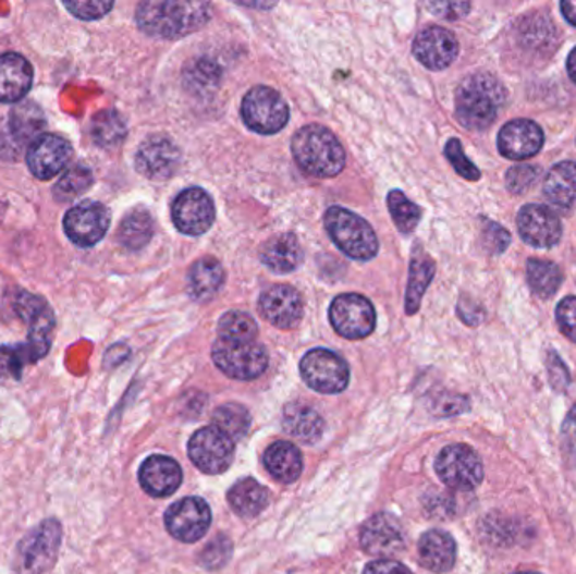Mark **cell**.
Here are the masks:
<instances>
[{
	"label": "cell",
	"instance_id": "6da1fadb",
	"mask_svg": "<svg viewBox=\"0 0 576 574\" xmlns=\"http://www.w3.org/2000/svg\"><path fill=\"white\" fill-rule=\"evenodd\" d=\"M211 5L194 0H149L137 8V24L147 36L179 39L201 29L211 19Z\"/></svg>",
	"mask_w": 576,
	"mask_h": 574
},
{
	"label": "cell",
	"instance_id": "7a4b0ae2",
	"mask_svg": "<svg viewBox=\"0 0 576 574\" xmlns=\"http://www.w3.org/2000/svg\"><path fill=\"white\" fill-rule=\"evenodd\" d=\"M506 88L489 73L470 74L455 91V117L467 130L489 129L506 103Z\"/></svg>",
	"mask_w": 576,
	"mask_h": 574
},
{
	"label": "cell",
	"instance_id": "3957f363",
	"mask_svg": "<svg viewBox=\"0 0 576 574\" xmlns=\"http://www.w3.org/2000/svg\"><path fill=\"white\" fill-rule=\"evenodd\" d=\"M292 156L305 174L331 179L346 166V152L331 130L322 125H305L292 138Z\"/></svg>",
	"mask_w": 576,
	"mask_h": 574
},
{
	"label": "cell",
	"instance_id": "277c9868",
	"mask_svg": "<svg viewBox=\"0 0 576 574\" xmlns=\"http://www.w3.org/2000/svg\"><path fill=\"white\" fill-rule=\"evenodd\" d=\"M323 224L335 246L357 261H369L380 252V243L371 224L350 209L332 206L326 212Z\"/></svg>",
	"mask_w": 576,
	"mask_h": 574
},
{
	"label": "cell",
	"instance_id": "5b68a950",
	"mask_svg": "<svg viewBox=\"0 0 576 574\" xmlns=\"http://www.w3.org/2000/svg\"><path fill=\"white\" fill-rule=\"evenodd\" d=\"M63 541L58 518H46L23 537L14 555L15 574H46L57 564Z\"/></svg>",
	"mask_w": 576,
	"mask_h": 574
},
{
	"label": "cell",
	"instance_id": "8992f818",
	"mask_svg": "<svg viewBox=\"0 0 576 574\" xmlns=\"http://www.w3.org/2000/svg\"><path fill=\"white\" fill-rule=\"evenodd\" d=\"M212 361L228 378L252 381L268 367V352L257 342H231L218 339L212 345Z\"/></svg>",
	"mask_w": 576,
	"mask_h": 574
},
{
	"label": "cell",
	"instance_id": "52a82bcc",
	"mask_svg": "<svg viewBox=\"0 0 576 574\" xmlns=\"http://www.w3.org/2000/svg\"><path fill=\"white\" fill-rule=\"evenodd\" d=\"M242 117L249 130L273 135L285 129L291 110L279 91L268 86H255L243 98Z\"/></svg>",
	"mask_w": 576,
	"mask_h": 574
},
{
	"label": "cell",
	"instance_id": "ba28073f",
	"mask_svg": "<svg viewBox=\"0 0 576 574\" xmlns=\"http://www.w3.org/2000/svg\"><path fill=\"white\" fill-rule=\"evenodd\" d=\"M305 384L322 394L342 393L350 384V366L329 349H312L301 361Z\"/></svg>",
	"mask_w": 576,
	"mask_h": 574
},
{
	"label": "cell",
	"instance_id": "9c48e42d",
	"mask_svg": "<svg viewBox=\"0 0 576 574\" xmlns=\"http://www.w3.org/2000/svg\"><path fill=\"white\" fill-rule=\"evenodd\" d=\"M436 471L446 487L461 492L476 489L483 478L480 456L469 444L464 443L445 447L437 456Z\"/></svg>",
	"mask_w": 576,
	"mask_h": 574
},
{
	"label": "cell",
	"instance_id": "30bf717a",
	"mask_svg": "<svg viewBox=\"0 0 576 574\" xmlns=\"http://www.w3.org/2000/svg\"><path fill=\"white\" fill-rule=\"evenodd\" d=\"M329 320L339 335L357 341L368 338L375 330L376 312L366 296L359 293H342L332 301Z\"/></svg>",
	"mask_w": 576,
	"mask_h": 574
},
{
	"label": "cell",
	"instance_id": "8fae6325",
	"mask_svg": "<svg viewBox=\"0 0 576 574\" xmlns=\"http://www.w3.org/2000/svg\"><path fill=\"white\" fill-rule=\"evenodd\" d=\"M187 450L194 465L209 475L223 474L235 459V441L216 426L197 430L191 438Z\"/></svg>",
	"mask_w": 576,
	"mask_h": 574
},
{
	"label": "cell",
	"instance_id": "7c38bea8",
	"mask_svg": "<svg viewBox=\"0 0 576 574\" xmlns=\"http://www.w3.org/2000/svg\"><path fill=\"white\" fill-rule=\"evenodd\" d=\"M174 227L187 236H201L211 230L216 218L215 203L201 187H187L175 197L171 208Z\"/></svg>",
	"mask_w": 576,
	"mask_h": 574
},
{
	"label": "cell",
	"instance_id": "4fadbf2b",
	"mask_svg": "<svg viewBox=\"0 0 576 574\" xmlns=\"http://www.w3.org/2000/svg\"><path fill=\"white\" fill-rule=\"evenodd\" d=\"M110 228V212L103 204L85 200L64 216V233L75 245L91 248L103 240Z\"/></svg>",
	"mask_w": 576,
	"mask_h": 574
},
{
	"label": "cell",
	"instance_id": "5bb4252c",
	"mask_svg": "<svg viewBox=\"0 0 576 574\" xmlns=\"http://www.w3.org/2000/svg\"><path fill=\"white\" fill-rule=\"evenodd\" d=\"M169 534L181 542H196L211 526V509L201 497H186L168 509L164 515Z\"/></svg>",
	"mask_w": 576,
	"mask_h": 574
},
{
	"label": "cell",
	"instance_id": "9a60e30c",
	"mask_svg": "<svg viewBox=\"0 0 576 574\" xmlns=\"http://www.w3.org/2000/svg\"><path fill=\"white\" fill-rule=\"evenodd\" d=\"M181 166L177 145L164 135H152L142 142L135 154V169L150 181H168Z\"/></svg>",
	"mask_w": 576,
	"mask_h": 574
},
{
	"label": "cell",
	"instance_id": "2e32d148",
	"mask_svg": "<svg viewBox=\"0 0 576 574\" xmlns=\"http://www.w3.org/2000/svg\"><path fill=\"white\" fill-rule=\"evenodd\" d=\"M15 312L29 326V349L34 363L48 354L51 347V332L54 329V315L51 308L39 296L21 293L15 302Z\"/></svg>",
	"mask_w": 576,
	"mask_h": 574
},
{
	"label": "cell",
	"instance_id": "e0dca14e",
	"mask_svg": "<svg viewBox=\"0 0 576 574\" xmlns=\"http://www.w3.org/2000/svg\"><path fill=\"white\" fill-rule=\"evenodd\" d=\"M520 237L535 248H553L562 240V221L547 206L528 204L517 216Z\"/></svg>",
	"mask_w": 576,
	"mask_h": 574
},
{
	"label": "cell",
	"instance_id": "ac0fdd59",
	"mask_svg": "<svg viewBox=\"0 0 576 574\" xmlns=\"http://www.w3.org/2000/svg\"><path fill=\"white\" fill-rule=\"evenodd\" d=\"M413 54L428 70H445L457 60V37L445 27H425L413 41Z\"/></svg>",
	"mask_w": 576,
	"mask_h": 574
},
{
	"label": "cell",
	"instance_id": "d6986e66",
	"mask_svg": "<svg viewBox=\"0 0 576 574\" xmlns=\"http://www.w3.org/2000/svg\"><path fill=\"white\" fill-rule=\"evenodd\" d=\"M258 310L272 326L295 329L304 317V302L294 286L275 285L261 293Z\"/></svg>",
	"mask_w": 576,
	"mask_h": 574
},
{
	"label": "cell",
	"instance_id": "ffe728a7",
	"mask_svg": "<svg viewBox=\"0 0 576 574\" xmlns=\"http://www.w3.org/2000/svg\"><path fill=\"white\" fill-rule=\"evenodd\" d=\"M71 157H73V148L66 138L60 135H41L29 147L27 166L36 178L49 181L63 172Z\"/></svg>",
	"mask_w": 576,
	"mask_h": 574
},
{
	"label": "cell",
	"instance_id": "44dd1931",
	"mask_svg": "<svg viewBox=\"0 0 576 574\" xmlns=\"http://www.w3.org/2000/svg\"><path fill=\"white\" fill-rule=\"evenodd\" d=\"M543 144V130L532 120H513L502 126L498 135L499 152L511 160L531 159Z\"/></svg>",
	"mask_w": 576,
	"mask_h": 574
},
{
	"label": "cell",
	"instance_id": "7402d4cb",
	"mask_svg": "<svg viewBox=\"0 0 576 574\" xmlns=\"http://www.w3.org/2000/svg\"><path fill=\"white\" fill-rule=\"evenodd\" d=\"M361 546L368 554L388 558L405 548V533L399 518L391 514H376L361 529Z\"/></svg>",
	"mask_w": 576,
	"mask_h": 574
},
{
	"label": "cell",
	"instance_id": "603a6c76",
	"mask_svg": "<svg viewBox=\"0 0 576 574\" xmlns=\"http://www.w3.org/2000/svg\"><path fill=\"white\" fill-rule=\"evenodd\" d=\"M142 489L149 496L162 499L172 496L181 487L183 471L171 456L152 455L142 463L138 471Z\"/></svg>",
	"mask_w": 576,
	"mask_h": 574
},
{
	"label": "cell",
	"instance_id": "cb8c5ba5",
	"mask_svg": "<svg viewBox=\"0 0 576 574\" xmlns=\"http://www.w3.org/2000/svg\"><path fill=\"white\" fill-rule=\"evenodd\" d=\"M34 71L29 61L15 52L0 56V101L15 103L23 100L33 86Z\"/></svg>",
	"mask_w": 576,
	"mask_h": 574
},
{
	"label": "cell",
	"instance_id": "d4e9b609",
	"mask_svg": "<svg viewBox=\"0 0 576 574\" xmlns=\"http://www.w3.org/2000/svg\"><path fill=\"white\" fill-rule=\"evenodd\" d=\"M418 554L421 566L433 573H446L454 567L457 546L445 530H428L418 542Z\"/></svg>",
	"mask_w": 576,
	"mask_h": 574
},
{
	"label": "cell",
	"instance_id": "484cf974",
	"mask_svg": "<svg viewBox=\"0 0 576 574\" xmlns=\"http://www.w3.org/2000/svg\"><path fill=\"white\" fill-rule=\"evenodd\" d=\"M261 264L279 274L292 273L301 267L302 248L297 236L292 233L277 234L261 246Z\"/></svg>",
	"mask_w": 576,
	"mask_h": 574
},
{
	"label": "cell",
	"instance_id": "4316f807",
	"mask_svg": "<svg viewBox=\"0 0 576 574\" xmlns=\"http://www.w3.org/2000/svg\"><path fill=\"white\" fill-rule=\"evenodd\" d=\"M224 274L223 265L212 256L197 259L187 274V292L196 302H209L223 289Z\"/></svg>",
	"mask_w": 576,
	"mask_h": 574
},
{
	"label": "cell",
	"instance_id": "83f0119b",
	"mask_svg": "<svg viewBox=\"0 0 576 574\" xmlns=\"http://www.w3.org/2000/svg\"><path fill=\"white\" fill-rule=\"evenodd\" d=\"M45 126V113L33 101L17 105L14 110H11L9 113V138L14 145L15 154H20L24 145L38 137Z\"/></svg>",
	"mask_w": 576,
	"mask_h": 574
},
{
	"label": "cell",
	"instance_id": "f1b7e54d",
	"mask_svg": "<svg viewBox=\"0 0 576 574\" xmlns=\"http://www.w3.org/2000/svg\"><path fill=\"white\" fill-rule=\"evenodd\" d=\"M265 468L275 480L292 484L304 468L301 450L291 441L280 440L268 447L264 455Z\"/></svg>",
	"mask_w": 576,
	"mask_h": 574
},
{
	"label": "cell",
	"instance_id": "f546056e",
	"mask_svg": "<svg viewBox=\"0 0 576 574\" xmlns=\"http://www.w3.org/2000/svg\"><path fill=\"white\" fill-rule=\"evenodd\" d=\"M544 197L554 208L569 211L576 206V163L560 162L548 172L543 185Z\"/></svg>",
	"mask_w": 576,
	"mask_h": 574
},
{
	"label": "cell",
	"instance_id": "4dcf8cb0",
	"mask_svg": "<svg viewBox=\"0 0 576 574\" xmlns=\"http://www.w3.org/2000/svg\"><path fill=\"white\" fill-rule=\"evenodd\" d=\"M283 428L291 437L304 443H316L322 438L326 423L309 404L291 403L283 412Z\"/></svg>",
	"mask_w": 576,
	"mask_h": 574
},
{
	"label": "cell",
	"instance_id": "1f68e13d",
	"mask_svg": "<svg viewBox=\"0 0 576 574\" xmlns=\"http://www.w3.org/2000/svg\"><path fill=\"white\" fill-rule=\"evenodd\" d=\"M436 277L433 259L417 246L413 249L412 264H409L408 290H406V314L415 315L420 310L421 298L428 285Z\"/></svg>",
	"mask_w": 576,
	"mask_h": 574
},
{
	"label": "cell",
	"instance_id": "d6a6232c",
	"mask_svg": "<svg viewBox=\"0 0 576 574\" xmlns=\"http://www.w3.org/2000/svg\"><path fill=\"white\" fill-rule=\"evenodd\" d=\"M231 509L242 517H255L268 505V492L255 478H242L228 492Z\"/></svg>",
	"mask_w": 576,
	"mask_h": 574
},
{
	"label": "cell",
	"instance_id": "836d02e7",
	"mask_svg": "<svg viewBox=\"0 0 576 574\" xmlns=\"http://www.w3.org/2000/svg\"><path fill=\"white\" fill-rule=\"evenodd\" d=\"M154 236V219L144 208L134 209L123 218L119 230V241L123 248L138 252L149 245Z\"/></svg>",
	"mask_w": 576,
	"mask_h": 574
},
{
	"label": "cell",
	"instance_id": "e575fe53",
	"mask_svg": "<svg viewBox=\"0 0 576 574\" xmlns=\"http://www.w3.org/2000/svg\"><path fill=\"white\" fill-rule=\"evenodd\" d=\"M127 135V123L117 110H103L91 120V138L103 148L117 147Z\"/></svg>",
	"mask_w": 576,
	"mask_h": 574
},
{
	"label": "cell",
	"instance_id": "d590c367",
	"mask_svg": "<svg viewBox=\"0 0 576 574\" xmlns=\"http://www.w3.org/2000/svg\"><path fill=\"white\" fill-rule=\"evenodd\" d=\"M528 283L536 295L541 296V298H550L562 286L563 273L553 261L529 259Z\"/></svg>",
	"mask_w": 576,
	"mask_h": 574
},
{
	"label": "cell",
	"instance_id": "8d00e7d4",
	"mask_svg": "<svg viewBox=\"0 0 576 574\" xmlns=\"http://www.w3.org/2000/svg\"><path fill=\"white\" fill-rule=\"evenodd\" d=\"M220 339L231 342H255L258 326L252 315L242 310H230L223 315L218 323Z\"/></svg>",
	"mask_w": 576,
	"mask_h": 574
},
{
	"label": "cell",
	"instance_id": "74e56055",
	"mask_svg": "<svg viewBox=\"0 0 576 574\" xmlns=\"http://www.w3.org/2000/svg\"><path fill=\"white\" fill-rule=\"evenodd\" d=\"M212 423H215L218 430L226 433L231 440H238V438L245 437L249 430V418L248 410L238 403H228L216 410L212 415Z\"/></svg>",
	"mask_w": 576,
	"mask_h": 574
},
{
	"label": "cell",
	"instance_id": "f35d334b",
	"mask_svg": "<svg viewBox=\"0 0 576 574\" xmlns=\"http://www.w3.org/2000/svg\"><path fill=\"white\" fill-rule=\"evenodd\" d=\"M388 209H390L393 221L402 233H412L418 227L421 219L420 206L409 200L402 191L394 190L388 194Z\"/></svg>",
	"mask_w": 576,
	"mask_h": 574
},
{
	"label": "cell",
	"instance_id": "ab89813d",
	"mask_svg": "<svg viewBox=\"0 0 576 574\" xmlns=\"http://www.w3.org/2000/svg\"><path fill=\"white\" fill-rule=\"evenodd\" d=\"M94 182L91 172L83 166H73L64 172L63 178L54 187V196L60 200L75 199L79 194L85 193Z\"/></svg>",
	"mask_w": 576,
	"mask_h": 574
},
{
	"label": "cell",
	"instance_id": "60d3db41",
	"mask_svg": "<svg viewBox=\"0 0 576 574\" xmlns=\"http://www.w3.org/2000/svg\"><path fill=\"white\" fill-rule=\"evenodd\" d=\"M221 71L211 60L194 61L193 66L186 70V85L193 91H209L220 83Z\"/></svg>",
	"mask_w": 576,
	"mask_h": 574
},
{
	"label": "cell",
	"instance_id": "b9f144b4",
	"mask_svg": "<svg viewBox=\"0 0 576 574\" xmlns=\"http://www.w3.org/2000/svg\"><path fill=\"white\" fill-rule=\"evenodd\" d=\"M33 363L29 349L26 345L15 349H0V382L8 378H21L24 364Z\"/></svg>",
	"mask_w": 576,
	"mask_h": 574
},
{
	"label": "cell",
	"instance_id": "7bdbcfd3",
	"mask_svg": "<svg viewBox=\"0 0 576 574\" xmlns=\"http://www.w3.org/2000/svg\"><path fill=\"white\" fill-rule=\"evenodd\" d=\"M231 552H233V546H231L230 539L226 536H216L203 549L201 554H199V563L206 570H220L230 560Z\"/></svg>",
	"mask_w": 576,
	"mask_h": 574
},
{
	"label": "cell",
	"instance_id": "ee69618b",
	"mask_svg": "<svg viewBox=\"0 0 576 574\" xmlns=\"http://www.w3.org/2000/svg\"><path fill=\"white\" fill-rule=\"evenodd\" d=\"M541 169L529 163H519V166L511 167L506 174V187L510 193L519 194L528 193L532 185L538 182Z\"/></svg>",
	"mask_w": 576,
	"mask_h": 574
},
{
	"label": "cell",
	"instance_id": "f6af8a7d",
	"mask_svg": "<svg viewBox=\"0 0 576 574\" xmlns=\"http://www.w3.org/2000/svg\"><path fill=\"white\" fill-rule=\"evenodd\" d=\"M445 157L462 178L467 179V181H479L480 171L469 159H467L458 138H450V141L446 142Z\"/></svg>",
	"mask_w": 576,
	"mask_h": 574
},
{
	"label": "cell",
	"instance_id": "bcb514c9",
	"mask_svg": "<svg viewBox=\"0 0 576 574\" xmlns=\"http://www.w3.org/2000/svg\"><path fill=\"white\" fill-rule=\"evenodd\" d=\"M64 8L76 17L83 19V21H97V19H101L112 11L113 2L78 0V2H64Z\"/></svg>",
	"mask_w": 576,
	"mask_h": 574
},
{
	"label": "cell",
	"instance_id": "7dc6e473",
	"mask_svg": "<svg viewBox=\"0 0 576 574\" xmlns=\"http://www.w3.org/2000/svg\"><path fill=\"white\" fill-rule=\"evenodd\" d=\"M560 444H562V455L566 465L576 467V406L572 407V412L563 422Z\"/></svg>",
	"mask_w": 576,
	"mask_h": 574
},
{
	"label": "cell",
	"instance_id": "c3c4849f",
	"mask_svg": "<svg viewBox=\"0 0 576 574\" xmlns=\"http://www.w3.org/2000/svg\"><path fill=\"white\" fill-rule=\"evenodd\" d=\"M556 322L569 341L576 344V296H566L556 308Z\"/></svg>",
	"mask_w": 576,
	"mask_h": 574
},
{
	"label": "cell",
	"instance_id": "681fc988",
	"mask_svg": "<svg viewBox=\"0 0 576 574\" xmlns=\"http://www.w3.org/2000/svg\"><path fill=\"white\" fill-rule=\"evenodd\" d=\"M483 243L491 249L492 253L499 255V253L506 252L507 246L511 243V234L507 233L504 228L499 227L495 222L486 221L483 227Z\"/></svg>",
	"mask_w": 576,
	"mask_h": 574
},
{
	"label": "cell",
	"instance_id": "f907efd6",
	"mask_svg": "<svg viewBox=\"0 0 576 574\" xmlns=\"http://www.w3.org/2000/svg\"><path fill=\"white\" fill-rule=\"evenodd\" d=\"M548 375L551 386L557 391H565L569 384V373L563 361L557 357L556 352H548Z\"/></svg>",
	"mask_w": 576,
	"mask_h": 574
},
{
	"label": "cell",
	"instance_id": "816d5d0a",
	"mask_svg": "<svg viewBox=\"0 0 576 574\" xmlns=\"http://www.w3.org/2000/svg\"><path fill=\"white\" fill-rule=\"evenodd\" d=\"M427 8L437 17L446 19V21H457L470 11V4L467 2H431V4H427Z\"/></svg>",
	"mask_w": 576,
	"mask_h": 574
},
{
	"label": "cell",
	"instance_id": "f5cc1de1",
	"mask_svg": "<svg viewBox=\"0 0 576 574\" xmlns=\"http://www.w3.org/2000/svg\"><path fill=\"white\" fill-rule=\"evenodd\" d=\"M363 574H413L405 564L393 560L372 561Z\"/></svg>",
	"mask_w": 576,
	"mask_h": 574
},
{
	"label": "cell",
	"instance_id": "db71d44e",
	"mask_svg": "<svg viewBox=\"0 0 576 574\" xmlns=\"http://www.w3.org/2000/svg\"><path fill=\"white\" fill-rule=\"evenodd\" d=\"M562 12L566 21L576 27V0H565V2H562Z\"/></svg>",
	"mask_w": 576,
	"mask_h": 574
},
{
	"label": "cell",
	"instance_id": "11a10c76",
	"mask_svg": "<svg viewBox=\"0 0 576 574\" xmlns=\"http://www.w3.org/2000/svg\"><path fill=\"white\" fill-rule=\"evenodd\" d=\"M566 70H568L569 78L576 85V48L569 52L568 61H566Z\"/></svg>",
	"mask_w": 576,
	"mask_h": 574
},
{
	"label": "cell",
	"instance_id": "9f6ffc18",
	"mask_svg": "<svg viewBox=\"0 0 576 574\" xmlns=\"http://www.w3.org/2000/svg\"><path fill=\"white\" fill-rule=\"evenodd\" d=\"M242 5H245V8L272 9L275 4H252V2H248V4Z\"/></svg>",
	"mask_w": 576,
	"mask_h": 574
},
{
	"label": "cell",
	"instance_id": "6f0895ef",
	"mask_svg": "<svg viewBox=\"0 0 576 574\" xmlns=\"http://www.w3.org/2000/svg\"><path fill=\"white\" fill-rule=\"evenodd\" d=\"M514 574H539V573H514Z\"/></svg>",
	"mask_w": 576,
	"mask_h": 574
}]
</instances>
